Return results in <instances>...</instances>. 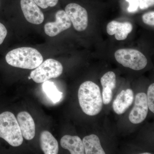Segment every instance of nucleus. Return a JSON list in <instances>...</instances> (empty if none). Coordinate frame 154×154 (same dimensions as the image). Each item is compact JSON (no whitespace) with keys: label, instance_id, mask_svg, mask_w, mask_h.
Returning a JSON list of instances; mask_svg holds the SVG:
<instances>
[{"label":"nucleus","instance_id":"nucleus-1","mask_svg":"<svg viewBox=\"0 0 154 154\" xmlns=\"http://www.w3.org/2000/svg\"><path fill=\"white\" fill-rule=\"evenodd\" d=\"M78 98L82 110L87 115H97L102 110L103 101L100 88L93 82L87 81L81 85Z\"/></svg>","mask_w":154,"mask_h":154},{"label":"nucleus","instance_id":"nucleus-2","mask_svg":"<svg viewBox=\"0 0 154 154\" xmlns=\"http://www.w3.org/2000/svg\"><path fill=\"white\" fill-rule=\"evenodd\" d=\"M7 63L15 67L33 69L43 62V58L35 48L21 47L12 50L6 54Z\"/></svg>","mask_w":154,"mask_h":154},{"label":"nucleus","instance_id":"nucleus-3","mask_svg":"<svg viewBox=\"0 0 154 154\" xmlns=\"http://www.w3.org/2000/svg\"><path fill=\"white\" fill-rule=\"evenodd\" d=\"M0 137L13 146H19L23 143V137L17 118L9 111L0 114Z\"/></svg>","mask_w":154,"mask_h":154},{"label":"nucleus","instance_id":"nucleus-4","mask_svg":"<svg viewBox=\"0 0 154 154\" xmlns=\"http://www.w3.org/2000/svg\"><path fill=\"white\" fill-rule=\"evenodd\" d=\"M63 72V66L60 62L53 59H48L32 71L30 76L34 82L40 84L59 77Z\"/></svg>","mask_w":154,"mask_h":154},{"label":"nucleus","instance_id":"nucleus-5","mask_svg":"<svg viewBox=\"0 0 154 154\" xmlns=\"http://www.w3.org/2000/svg\"><path fill=\"white\" fill-rule=\"evenodd\" d=\"M114 56L119 63L134 70L143 69L147 64V60L145 55L135 49H119L116 51Z\"/></svg>","mask_w":154,"mask_h":154},{"label":"nucleus","instance_id":"nucleus-6","mask_svg":"<svg viewBox=\"0 0 154 154\" xmlns=\"http://www.w3.org/2000/svg\"><path fill=\"white\" fill-rule=\"evenodd\" d=\"M65 12L74 28L77 31H84L88 26V14L85 9L75 3H71L66 6Z\"/></svg>","mask_w":154,"mask_h":154},{"label":"nucleus","instance_id":"nucleus-7","mask_svg":"<svg viewBox=\"0 0 154 154\" xmlns=\"http://www.w3.org/2000/svg\"><path fill=\"white\" fill-rule=\"evenodd\" d=\"M55 19V22H47L44 26L45 32L50 37L57 36L71 27L72 22L63 10L57 12Z\"/></svg>","mask_w":154,"mask_h":154},{"label":"nucleus","instance_id":"nucleus-8","mask_svg":"<svg viewBox=\"0 0 154 154\" xmlns=\"http://www.w3.org/2000/svg\"><path fill=\"white\" fill-rule=\"evenodd\" d=\"M148 110L146 94L139 93L136 96L134 106L129 114L130 121L134 124L141 123L146 117Z\"/></svg>","mask_w":154,"mask_h":154},{"label":"nucleus","instance_id":"nucleus-9","mask_svg":"<svg viewBox=\"0 0 154 154\" xmlns=\"http://www.w3.org/2000/svg\"><path fill=\"white\" fill-rule=\"evenodd\" d=\"M21 9L28 22L34 25H39L44 20V16L38 6L33 0H21Z\"/></svg>","mask_w":154,"mask_h":154},{"label":"nucleus","instance_id":"nucleus-10","mask_svg":"<svg viewBox=\"0 0 154 154\" xmlns=\"http://www.w3.org/2000/svg\"><path fill=\"white\" fill-rule=\"evenodd\" d=\"M17 120L23 137L27 140L33 139L35 135V124L31 115L26 111L20 112Z\"/></svg>","mask_w":154,"mask_h":154},{"label":"nucleus","instance_id":"nucleus-11","mask_svg":"<svg viewBox=\"0 0 154 154\" xmlns=\"http://www.w3.org/2000/svg\"><path fill=\"white\" fill-rule=\"evenodd\" d=\"M134 96L132 90H123L116 96L113 104L114 112L118 115L124 113L132 105Z\"/></svg>","mask_w":154,"mask_h":154},{"label":"nucleus","instance_id":"nucleus-12","mask_svg":"<svg viewBox=\"0 0 154 154\" xmlns=\"http://www.w3.org/2000/svg\"><path fill=\"white\" fill-rule=\"evenodd\" d=\"M102 88V99L105 105H108L111 102L113 91L116 88V76L113 72L106 73L101 79Z\"/></svg>","mask_w":154,"mask_h":154},{"label":"nucleus","instance_id":"nucleus-13","mask_svg":"<svg viewBox=\"0 0 154 154\" xmlns=\"http://www.w3.org/2000/svg\"><path fill=\"white\" fill-rule=\"evenodd\" d=\"M132 29V24L128 22L121 23L113 21L108 23L107 26V33L110 35L115 34V38L118 40L126 39Z\"/></svg>","mask_w":154,"mask_h":154},{"label":"nucleus","instance_id":"nucleus-14","mask_svg":"<svg viewBox=\"0 0 154 154\" xmlns=\"http://www.w3.org/2000/svg\"><path fill=\"white\" fill-rule=\"evenodd\" d=\"M60 145L71 154H85L82 140L77 136L66 135L61 139Z\"/></svg>","mask_w":154,"mask_h":154},{"label":"nucleus","instance_id":"nucleus-15","mask_svg":"<svg viewBox=\"0 0 154 154\" xmlns=\"http://www.w3.org/2000/svg\"><path fill=\"white\" fill-rule=\"evenodd\" d=\"M40 146L45 154H57L58 152L57 141L49 131H44L40 136Z\"/></svg>","mask_w":154,"mask_h":154},{"label":"nucleus","instance_id":"nucleus-16","mask_svg":"<svg viewBox=\"0 0 154 154\" xmlns=\"http://www.w3.org/2000/svg\"><path fill=\"white\" fill-rule=\"evenodd\" d=\"M85 154H105L102 148L100 140L97 135L91 134L85 137L83 139Z\"/></svg>","mask_w":154,"mask_h":154},{"label":"nucleus","instance_id":"nucleus-17","mask_svg":"<svg viewBox=\"0 0 154 154\" xmlns=\"http://www.w3.org/2000/svg\"><path fill=\"white\" fill-rule=\"evenodd\" d=\"M42 89L46 96L53 103H57L62 98L63 93L58 91L52 82L47 81L43 82Z\"/></svg>","mask_w":154,"mask_h":154},{"label":"nucleus","instance_id":"nucleus-18","mask_svg":"<svg viewBox=\"0 0 154 154\" xmlns=\"http://www.w3.org/2000/svg\"><path fill=\"white\" fill-rule=\"evenodd\" d=\"M147 96L148 105L149 109L154 113V84H151L148 88Z\"/></svg>","mask_w":154,"mask_h":154},{"label":"nucleus","instance_id":"nucleus-19","mask_svg":"<svg viewBox=\"0 0 154 154\" xmlns=\"http://www.w3.org/2000/svg\"><path fill=\"white\" fill-rule=\"evenodd\" d=\"M36 5L42 9L48 7H54L57 5L59 0H33Z\"/></svg>","mask_w":154,"mask_h":154},{"label":"nucleus","instance_id":"nucleus-20","mask_svg":"<svg viewBox=\"0 0 154 154\" xmlns=\"http://www.w3.org/2000/svg\"><path fill=\"white\" fill-rule=\"evenodd\" d=\"M143 21L146 25L153 26L154 25V12H149L144 14L142 17Z\"/></svg>","mask_w":154,"mask_h":154},{"label":"nucleus","instance_id":"nucleus-21","mask_svg":"<svg viewBox=\"0 0 154 154\" xmlns=\"http://www.w3.org/2000/svg\"><path fill=\"white\" fill-rule=\"evenodd\" d=\"M129 3V7L128 8V11L129 13H134L137 11L139 7V0H125Z\"/></svg>","mask_w":154,"mask_h":154},{"label":"nucleus","instance_id":"nucleus-22","mask_svg":"<svg viewBox=\"0 0 154 154\" xmlns=\"http://www.w3.org/2000/svg\"><path fill=\"white\" fill-rule=\"evenodd\" d=\"M8 31L5 25L0 22V45L2 44L8 35Z\"/></svg>","mask_w":154,"mask_h":154},{"label":"nucleus","instance_id":"nucleus-23","mask_svg":"<svg viewBox=\"0 0 154 154\" xmlns=\"http://www.w3.org/2000/svg\"><path fill=\"white\" fill-rule=\"evenodd\" d=\"M139 7L141 10H145L153 6L154 0H139Z\"/></svg>","mask_w":154,"mask_h":154},{"label":"nucleus","instance_id":"nucleus-24","mask_svg":"<svg viewBox=\"0 0 154 154\" xmlns=\"http://www.w3.org/2000/svg\"><path fill=\"white\" fill-rule=\"evenodd\" d=\"M143 154H150L149 153H143Z\"/></svg>","mask_w":154,"mask_h":154},{"label":"nucleus","instance_id":"nucleus-25","mask_svg":"<svg viewBox=\"0 0 154 154\" xmlns=\"http://www.w3.org/2000/svg\"><path fill=\"white\" fill-rule=\"evenodd\" d=\"M28 79H31V77H30V76L28 77Z\"/></svg>","mask_w":154,"mask_h":154},{"label":"nucleus","instance_id":"nucleus-26","mask_svg":"<svg viewBox=\"0 0 154 154\" xmlns=\"http://www.w3.org/2000/svg\"><path fill=\"white\" fill-rule=\"evenodd\" d=\"M0 6H1V0H0Z\"/></svg>","mask_w":154,"mask_h":154}]
</instances>
